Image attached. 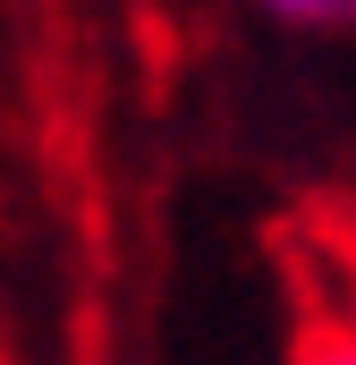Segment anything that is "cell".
<instances>
[{
  "label": "cell",
  "instance_id": "1",
  "mask_svg": "<svg viewBox=\"0 0 356 365\" xmlns=\"http://www.w3.org/2000/svg\"><path fill=\"white\" fill-rule=\"evenodd\" d=\"M288 365H356V323L331 314V306H314L305 331H297V349H288Z\"/></svg>",
  "mask_w": 356,
  "mask_h": 365
},
{
  "label": "cell",
  "instance_id": "2",
  "mask_svg": "<svg viewBox=\"0 0 356 365\" xmlns=\"http://www.w3.org/2000/svg\"><path fill=\"white\" fill-rule=\"evenodd\" d=\"M263 9L271 26H297V34H356V0H246Z\"/></svg>",
  "mask_w": 356,
  "mask_h": 365
},
{
  "label": "cell",
  "instance_id": "3",
  "mask_svg": "<svg viewBox=\"0 0 356 365\" xmlns=\"http://www.w3.org/2000/svg\"><path fill=\"white\" fill-rule=\"evenodd\" d=\"M314 306H331V314L356 323V230H340V280H331V297H314Z\"/></svg>",
  "mask_w": 356,
  "mask_h": 365
}]
</instances>
